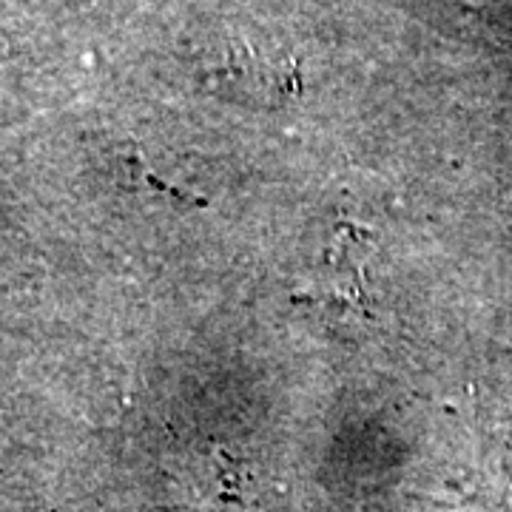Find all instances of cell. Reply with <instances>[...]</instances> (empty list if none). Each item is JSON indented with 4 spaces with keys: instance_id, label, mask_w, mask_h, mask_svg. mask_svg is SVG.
<instances>
[{
    "instance_id": "obj_1",
    "label": "cell",
    "mask_w": 512,
    "mask_h": 512,
    "mask_svg": "<svg viewBox=\"0 0 512 512\" xmlns=\"http://www.w3.org/2000/svg\"><path fill=\"white\" fill-rule=\"evenodd\" d=\"M205 72L220 89L256 106H279L302 92L299 60L259 37L231 35L214 43Z\"/></svg>"
}]
</instances>
